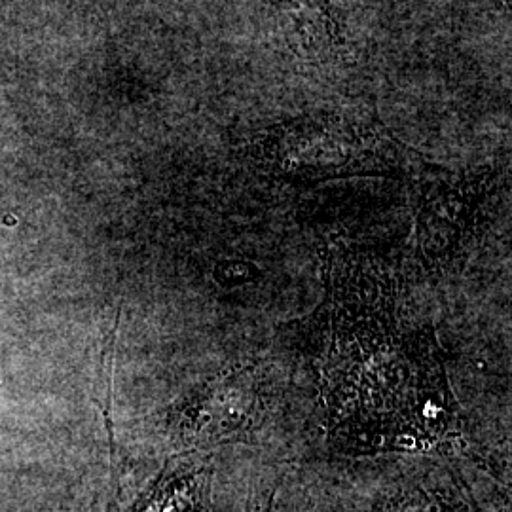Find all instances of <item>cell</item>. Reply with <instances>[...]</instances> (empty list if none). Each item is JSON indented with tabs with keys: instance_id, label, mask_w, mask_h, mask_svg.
<instances>
[{
	"instance_id": "2",
	"label": "cell",
	"mask_w": 512,
	"mask_h": 512,
	"mask_svg": "<svg viewBox=\"0 0 512 512\" xmlns=\"http://www.w3.org/2000/svg\"><path fill=\"white\" fill-rule=\"evenodd\" d=\"M247 156L262 173L291 183L412 173L403 145L382 126L336 112L272 126L247 147Z\"/></svg>"
},
{
	"instance_id": "1",
	"label": "cell",
	"mask_w": 512,
	"mask_h": 512,
	"mask_svg": "<svg viewBox=\"0 0 512 512\" xmlns=\"http://www.w3.org/2000/svg\"><path fill=\"white\" fill-rule=\"evenodd\" d=\"M311 315L325 437L342 456L444 454L463 442L461 408L433 323L404 311L403 279L382 256L332 238Z\"/></svg>"
},
{
	"instance_id": "6",
	"label": "cell",
	"mask_w": 512,
	"mask_h": 512,
	"mask_svg": "<svg viewBox=\"0 0 512 512\" xmlns=\"http://www.w3.org/2000/svg\"><path fill=\"white\" fill-rule=\"evenodd\" d=\"M294 54L315 67L338 65L348 55L342 27L330 0H281Z\"/></svg>"
},
{
	"instance_id": "7",
	"label": "cell",
	"mask_w": 512,
	"mask_h": 512,
	"mask_svg": "<svg viewBox=\"0 0 512 512\" xmlns=\"http://www.w3.org/2000/svg\"><path fill=\"white\" fill-rule=\"evenodd\" d=\"M395 512H478L473 501L458 480L450 475L444 480H435L431 484H420L408 488L399 499Z\"/></svg>"
},
{
	"instance_id": "3",
	"label": "cell",
	"mask_w": 512,
	"mask_h": 512,
	"mask_svg": "<svg viewBox=\"0 0 512 512\" xmlns=\"http://www.w3.org/2000/svg\"><path fill=\"white\" fill-rule=\"evenodd\" d=\"M499 173L421 169L414 186V239L421 268L444 279L458 275L473 253L497 192Z\"/></svg>"
},
{
	"instance_id": "4",
	"label": "cell",
	"mask_w": 512,
	"mask_h": 512,
	"mask_svg": "<svg viewBox=\"0 0 512 512\" xmlns=\"http://www.w3.org/2000/svg\"><path fill=\"white\" fill-rule=\"evenodd\" d=\"M268 389L255 365L226 368L192 387L167 416L183 452L247 442L268 418Z\"/></svg>"
},
{
	"instance_id": "5",
	"label": "cell",
	"mask_w": 512,
	"mask_h": 512,
	"mask_svg": "<svg viewBox=\"0 0 512 512\" xmlns=\"http://www.w3.org/2000/svg\"><path fill=\"white\" fill-rule=\"evenodd\" d=\"M211 452H183L165 463L162 473L126 512H213Z\"/></svg>"
},
{
	"instance_id": "8",
	"label": "cell",
	"mask_w": 512,
	"mask_h": 512,
	"mask_svg": "<svg viewBox=\"0 0 512 512\" xmlns=\"http://www.w3.org/2000/svg\"><path fill=\"white\" fill-rule=\"evenodd\" d=\"M275 492H277V480L274 476H258L253 482L251 494L247 497L245 512H272Z\"/></svg>"
}]
</instances>
